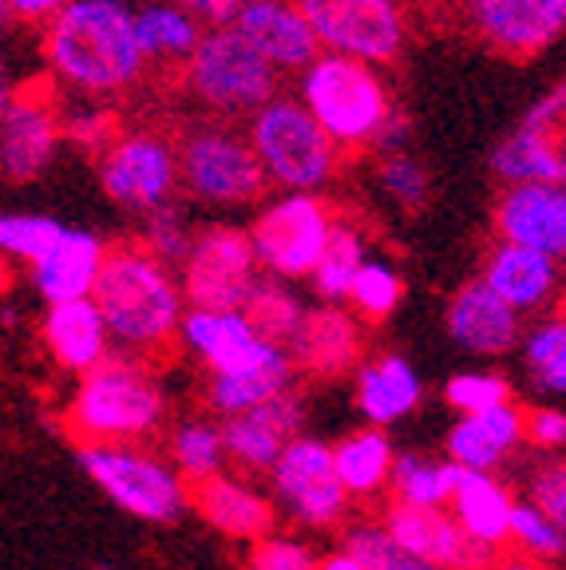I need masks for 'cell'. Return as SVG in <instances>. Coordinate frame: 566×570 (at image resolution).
I'll return each instance as SVG.
<instances>
[{
    "instance_id": "cell-4",
    "label": "cell",
    "mask_w": 566,
    "mask_h": 570,
    "mask_svg": "<svg viewBox=\"0 0 566 570\" xmlns=\"http://www.w3.org/2000/svg\"><path fill=\"white\" fill-rule=\"evenodd\" d=\"M297 99L310 107V116L325 127L336 147H369L397 116L381 71L333 52H321L301 71Z\"/></svg>"
},
{
    "instance_id": "cell-6",
    "label": "cell",
    "mask_w": 566,
    "mask_h": 570,
    "mask_svg": "<svg viewBox=\"0 0 566 570\" xmlns=\"http://www.w3.org/2000/svg\"><path fill=\"white\" fill-rule=\"evenodd\" d=\"M282 71L246 45L238 28H211L183 68L186 91L214 116H250L277 99Z\"/></svg>"
},
{
    "instance_id": "cell-36",
    "label": "cell",
    "mask_w": 566,
    "mask_h": 570,
    "mask_svg": "<svg viewBox=\"0 0 566 570\" xmlns=\"http://www.w3.org/2000/svg\"><path fill=\"white\" fill-rule=\"evenodd\" d=\"M523 368L531 376L535 389L566 392V309H555L539 317L523 337Z\"/></svg>"
},
{
    "instance_id": "cell-35",
    "label": "cell",
    "mask_w": 566,
    "mask_h": 570,
    "mask_svg": "<svg viewBox=\"0 0 566 570\" xmlns=\"http://www.w3.org/2000/svg\"><path fill=\"white\" fill-rule=\"evenodd\" d=\"M364 234L357 230L349 218H336L333 238H329L325 258H321L318 274H313V289L325 305H345L353 297V285L361 277V269L369 266V254H364Z\"/></svg>"
},
{
    "instance_id": "cell-45",
    "label": "cell",
    "mask_w": 566,
    "mask_h": 570,
    "mask_svg": "<svg viewBox=\"0 0 566 570\" xmlns=\"http://www.w3.org/2000/svg\"><path fill=\"white\" fill-rule=\"evenodd\" d=\"M400 297H404V282H400L397 269L381 258H369V266L361 269V277H357V285H353L349 305H353L364 321H384L389 313H397Z\"/></svg>"
},
{
    "instance_id": "cell-19",
    "label": "cell",
    "mask_w": 566,
    "mask_h": 570,
    "mask_svg": "<svg viewBox=\"0 0 566 570\" xmlns=\"http://www.w3.org/2000/svg\"><path fill=\"white\" fill-rule=\"evenodd\" d=\"M448 337L471 356H504L523 348V313H515L504 297L484 282L471 277L448 302Z\"/></svg>"
},
{
    "instance_id": "cell-46",
    "label": "cell",
    "mask_w": 566,
    "mask_h": 570,
    "mask_svg": "<svg viewBox=\"0 0 566 570\" xmlns=\"http://www.w3.org/2000/svg\"><path fill=\"white\" fill-rule=\"evenodd\" d=\"M64 139L76 142L80 151L104 159V155L119 142V124L107 107L96 104V99H84V104L64 111Z\"/></svg>"
},
{
    "instance_id": "cell-54",
    "label": "cell",
    "mask_w": 566,
    "mask_h": 570,
    "mask_svg": "<svg viewBox=\"0 0 566 570\" xmlns=\"http://www.w3.org/2000/svg\"><path fill=\"white\" fill-rule=\"evenodd\" d=\"M400 4H420V9H436V4H443V0H400Z\"/></svg>"
},
{
    "instance_id": "cell-42",
    "label": "cell",
    "mask_w": 566,
    "mask_h": 570,
    "mask_svg": "<svg viewBox=\"0 0 566 570\" xmlns=\"http://www.w3.org/2000/svg\"><path fill=\"white\" fill-rule=\"evenodd\" d=\"M377 187L384 198L400 206V210H420L432 198V175L412 151L404 155H384L377 167Z\"/></svg>"
},
{
    "instance_id": "cell-18",
    "label": "cell",
    "mask_w": 566,
    "mask_h": 570,
    "mask_svg": "<svg viewBox=\"0 0 566 570\" xmlns=\"http://www.w3.org/2000/svg\"><path fill=\"white\" fill-rule=\"evenodd\" d=\"M381 523L400 547H408L412 554H420V559L436 562L443 570H487L499 559L496 551L479 547L448 508H412V503L392 499Z\"/></svg>"
},
{
    "instance_id": "cell-21",
    "label": "cell",
    "mask_w": 566,
    "mask_h": 570,
    "mask_svg": "<svg viewBox=\"0 0 566 570\" xmlns=\"http://www.w3.org/2000/svg\"><path fill=\"white\" fill-rule=\"evenodd\" d=\"M496 230L499 242L566 258V187L555 183L507 187L496 203Z\"/></svg>"
},
{
    "instance_id": "cell-20",
    "label": "cell",
    "mask_w": 566,
    "mask_h": 570,
    "mask_svg": "<svg viewBox=\"0 0 566 570\" xmlns=\"http://www.w3.org/2000/svg\"><path fill=\"white\" fill-rule=\"evenodd\" d=\"M222 432H226V452L242 472H274L290 444L305 436V401L297 392H285L246 416L226 420Z\"/></svg>"
},
{
    "instance_id": "cell-9",
    "label": "cell",
    "mask_w": 566,
    "mask_h": 570,
    "mask_svg": "<svg viewBox=\"0 0 566 570\" xmlns=\"http://www.w3.org/2000/svg\"><path fill=\"white\" fill-rule=\"evenodd\" d=\"M262 277L266 274H262V258H257L250 230L226 223L203 226L191 258L178 269L186 305L214 313H242Z\"/></svg>"
},
{
    "instance_id": "cell-47",
    "label": "cell",
    "mask_w": 566,
    "mask_h": 570,
    "mask_svg": "<svg viewBox=\"0 0 566 570\" xmlns=\"http://www.w3.org/2000/svg\"><path fill=\"white\" fill-rule=\"evenodd\" d=\"M250 570H321V559L297 539H262L250 547Z\"/></svg>"
},
{
    "instance_id": "cell-52",
    "label": "cell",
    "mask_w": 566,
    "mask_h": 570,
    "mask_svg": "<svg viewBox=\"0 0 566 570\" xmlns=\"http://www.w3.org/2000/svg\"><path fill=\"white\" fill-rule=\"evenodd\" d=\"M487 570H547L539 559H531V554H523V551H511V554H499L496 562Z\"/></svg>"
},
{
    "instance_id": "cell-17",
    "label": "cell",
    "mask_w": 566,
    "mask_h": 570,
    "mask_svg": "<svg viewBox=\"0 0 566 570\" xmlns=\"http://www.w3.org/2000/svg\"><path fill=\"white\" fill-rule=\"evenodd\" d=\"M64 142V116L32 91H9L0 116V167L12 183H32L52 167Z\"/></svg>"
},
{
    "instance_id": "cell-22",
    "label": "cell",
    "mask_w": 566,
    "mask_h": 570,
    "mask_svg": "<svg viewBox=\"0 0 566 570\" xmlns=\"http://www.w3.org/2000/svg\"><path fill=\"white\" fill-rule=\"evenodd\" d=\"M246 45L266 56L277 71H305L321 56V40L313 36L297 0H246L234 20Z\"/></svg>"
},
{
    "instance_id": "cell-27",
    "label": "cell",
    "mask_w": 566,
    "mask_h": 570,
    "mask_svg": "<svg viewBox=\"0 0 566 570\" xmlns=\"http://www.w3.org/2000/svg\"><path fill=\"white\" fill-rule=\"evenodd\" d=\"M519 444H527V412H519V404H504L484 416H460L443 440L456 468L487 475H496V468H504Z\"/></svg>"
},
{
    "instance_id": "cell-26",
    "label": "cell",
    "mask_w": 566,
    "mask_h": 570,
    "mask_svg": "<svg viewBox=\"0 0 566 570\" xmlns=\"http://www.w3.org/2000/svg\"><path fill=\"white\" fill-rule=\"evenodd\" d=\"M191 508L214 527V531L242 539V543H262L274 534L277 511L254 483H242L234 475H214V480L191 488Z\"/></svg>"
},
{
    "instance_id": "cell-2",
    "label": "cell",
    "mask_w": 566,
    "mask_h": 570,
    "mask_svg": "<svg viewBox=\"0 0 566 570\" xmlns=\"http://www.w3.org/2000/svg\"><path fill=\"white\" fill-rule=\"evenodd\" d=\"M91 297L107 317L111 337L131 356L167 348L183 333L186 309H191L178 274L143 242H124L107 254Z\"/></svg>"
},
{
    "instance_id": "cell-8",
    "label": "cell",
    "mask_w": 566,
    "mask_h": 570,
    "mask_svg": "<svg viewBox=\"0 0 566 570\" xmlns=\"http://www.w3.org/2000/svg\"><path fill=\"white\" fill-rule=\"evenodd\" d=\"M183 187L211 206H250L266 195L270 175L257 159L250 135L203 124L178 139Z\"/></svg>"
},
{
    "instance_id": "cell-51",
    "label": "cell",
    "mask_w": 566,
    "mask_h": 570,
    "mask_svg": "<svg viewBox=\"0 0 566 570\" xmlns=\"http://www.w3.org/2000/svg\"><path fill=\"white\" fill-rule=\"evenodd\" d=\"M4 12L25 24H52L64 9H68V0H0Z\"/></svg>"
},
{
    "instance_id": "cell-16",
    "label": "cell",
    "mask_w": 566,
    "mask_h": 570,
    "mask_svg": "<svg viewBox=\"0 0 566 570\" xmlns=\"http://www.w3.org/2000/svg\"><path fill=\"white\" fill-rule=\"evenodd\" d=\"M471 32L511 60H527L566 32V0H463Z\"/></svg>"
},
{
    "instance_id": "cell-15",
    "label": "cell",
    "mask_w": 566,
    "mask_h": 570,
    "mask_svg": "<svg viewBox=\"0 0 566 570\" xmlns=\"http://www.w3.org/2000/svg\"><path fill=\"white\" fill-rule=\"evenodd\" d=\"M99 187L111 203L127 210L150 214L170 203L183 167H178V147L167 135L155 131H127L104 159H96Z\"/></svg>"
},
{
    "instance_id": "cell-49",
    "label": "cell",
    "mask_w": 566,
    "mask_h": 570,
    "mask_svg": "<svg viewBox=\"0 0 566 570\" xmlns=\"http://www.w3.org/2000/svg\"><path fill=\"white\" fill-rule=\"evenodd\" d=\"M527 444H535L539 452H566V412L563 409L527 412Z\"/></svg>"
},
{
    "instance_id": "cell-28",
    "label": "cell",
    "mask_w": 566,
    "mask_h": 570,
    "mask_svg": "<svg viewBox=\"0 0 566 570\" xmlns=\"http://www.w3.org/2000/svg\"><path fill=\"white\" fill-rule=\"evenodd\" d=\"M484 277L515 313H535L558 294L563 285V269L558 258L539 254V249H523L511 242H499L484 262Z\"/></svg>"
},
{
    "instance_id": "cell-44",
    "label": "cell",
    "mask_w": 566,
    "mask_h": 570,
    "mask_svg": "<svg viewBox=\"0 0 566 570\" xmlns=\"http://www.w3.org/2000/svg\"><path fill=\"white\" fill-rule=\"evenodd\" d=\"M511 543L515 551L531 554L539 562H558L566 559V531L555 523L550 515H543L535 508L531 499L515 508V519H511Z\"/></svg>"
},
{
    "instance_id": "cell-39",
    "label": "cell",
    "mask_w": 566,
    "mask_h": 570,
    "mask_svg": "<svg viewBox=\"0 0 566 570\" xmlns=\"http://www.w3.org/2000/svg\"><path fill=\"white\" fill-rule=\"evenodd\" d=\"M341 547H345L349 554H357V559L364 562V570H443V567H436V562L412 554L408 547H400L397 539L384 531V523L349 527Z\"/></svg>"
},
{
    "instance_id": "cell-43",
    "label": "cell",
    "mask_w": 566,
    "mask_h": 570,
    "mask_svg": "<svg viewBox=\"0 0 566 570\" xmlns=\"http://www.w3.org/2000/svg\"><path fill=\"white\" fill-rule=\"evenodd\" d=\"M198 230L186 223V214L178 210L175 203L159 206V210L147 214V226H143V246L163 258L170 269H183V262L191 258V249H195Z\"/></svg>"
},
{
    "instance_id": "cell-34",
    "label": "cell",
    "mask_w": 566,
    "mask_h": 570,
    "mask_svg": "<svg viewBox=\"0 0 566 570\" xmlns=\"http://www.w3.org/2000/svg\"><path fill=\"white\" fill-rule=\"evenodd\" d=\"M460 472L451 460H436L424 452H400L397 472H392V499L397 503H412V508H451L456 488H460Z\"/></svg>"
},
{
    "instance_id": "cell-7",
    "label": "cell",
    "mask_w": 566,
    "mask_h": 570,
    "mask_svg": "<svg viewBox=\"0 0 566 570\" xmlns=\"http://www.w3.org/2000/svg\"><path fill=\"white\" fill-rule=\"evenodd\" d=\"M80 468L119 511L143 523H175L191 508V483L175 463L139 444H88L80 448Z\"/></svg>"
},
{
    "instance_id": "cell-32",
    "label": "cell",
    "mask_w": 566,
    "mask_h": 570,
    "mask_svg": "<svg viewBox=\"0 0 566 570\" xmlns=\"http://www.w3.org/2000/svg\"><path fill=\"white\" fill-rule=\"evenodd\" d=\"M135 24H139L147 63H183L186 68L206 36V28L186 9H178L175 0H143L135 9Z\"/></svg>"
},
{
    "instance_id": "cell-30",
    "label": "cell",
    "mask_w": 566,
    "mask_h": 570,
    "mask_svg": "<svg viewBox=\"0 0 566 570\" xmlns=\"http://www.w3.org/2000/svg\"><path fill=\"white\" fill-rule=\"evenodd\" d=\"M515 495L499 475L487 472H460V488L451 499V515L460 519L463 531L487 551H504L511 543V519H515Z\"/></svg>"
},
{
    "instance_id": "cell-3",
    "label": "cell",
    "mask_w": 566,
    "mask_h": 570,
    "mask_svg": "<svg viewBox=\"0 0 566 570\" xmlns=\"http://www.w3.org/2000/svg\"><path fill=\"white\" fill-rule=\"evenodd\" d=\"M163 389L139 356H107L96 373L80 376L64 409V428L88 444H139L163 424Z\"/></svg>"
},
{
    "instance_id": "cell-11",
    "label": "cell",
    "mask_w": 566,
    "mask_h": 570,
    "mask_svg": "<svg viewBox=\"0 0 566 570\" xmlns=\"http://www.w3.org/2000/svg\"><path fill=\"white\" fill-rule=\"evenodd\" d=\"M321 52L381 68L404 52L408 17L400 0H297Z\"/></svg>"
},
{
    "instance_id": "cell-13",
    "label": "cell",
    "mask_w": 566,
    "mask_h": 570,
    "mask_svg": "<svg viewBox=\"0 0 566 570\" xmlns=\"http://www.w3.org/2000/svg\"><path fill=\"white\" fill-rule=\"evenodd\" d=\"M178 341L203 361L211 381H234V376H262L277 373V368H293L290 348L262 337L250 325L246 313L186 309Z\"/></svg>"
},
{
    "instance_id": "cell-12",
    "label": "cell",
    "mask_w": 566,
    "mask_h": 570,
    "mask_svg": "<svg viewBox=\"0 0 566 570\" xmlns=\"http://www.w3.org/2000/svg\"><path fill=\"white\" fill-rule=\"evenodd\" d=\"M491 170L507 187H523V183L566 187V80L535 99L519 124L496 142Z\"/></svg>"
},
{
    "instance_id": "cell-53",
    "label": "cell",
    "mask_w": 566,
    "mask_h": 570,
    "mask_svg": "<svg viewBox=\"0 0 566 570\" xmlns=\"http://www.w3.org/2000/svg\"><path fill=\"white\" fill-rule=\"evenodd\" d=\"M321 570H364V562L341 547V551H333V554H325V559H321Z\"/></svg>"
},
{
    "instance_id": "cell-37",
    "label": "cell",
    "mask_w": 566,
    "mask_h": 570,
    "mask_svg": "<svg viewBox=\"0 0 566 570\" xmlns=\"http://www.w3.org/2000/svg\"><path fill=\"white\" fill-rule=\"evenodd\" d=\"M242 313H246L250 325H254L266 341L290 348V341L297 337L301 321H305L310 309L301 305V297L293 294L282 277H262V285L254 289V297H250V305Z\"/></svg>"
},
{
    "instance_id": "cell-41",
    "label": "cell",
    "mask_w": 566,
    "mask_h": 570,
    "mask_svg": "<svg viewBox=\"0 0 566 570\" xmlns=\"http://www.w3.org/2000/svg\"><path fill=\"white\" fill-rule=\"evenodd\" d=\"M443 401H448V409L460 412V416H484V412H496V409H504V404H511V384L499 373L471 368V373L448 376Z\"/></svg>"
},
{
    "instance_id": "cell-40",
    "label": "cell",
    "mask_w": 566,
    "mask_h": 570,
    "mask_svg": "<svg viewBox=\"0 0 566 570\" xmlns=\"http://www.w3.org/2000/svg\"><path fill=\"white\" fill-rule=\"evenodd\" d=\"M64 230L68 226L60 218H52V214H4L0 218V249L9 258L36 266L64 238Z\"/></svg>"
},
{
    "instance_id": "cell-25",
    "label": "cell",
    "mask_w": 566,
    "mask_h": 570,
    "mask_svg": "<svg viewBox=\"0 0 566 570\" xmlns=\"http://www.w3.org/2000/svg\"><path fill=\"white\" fill-rule=\"evenodd\" d=\"M361 325H357L353 313H345L341 305H318V309L305 313L297 337L290 341L293 368L310 376H341L361 361ZM361 368V365H357Z\"/></svg>"
},
{
    "instance_id": "cell-10",
    "label": "cell",
    "mask_w": 566,
    "mask_h": 570,
    "mask_svg": "<svg viewBox=\"0 0 566 570\" xmlns=\"http://www.w3.org/2000/svg\"><path fill=\"white\" fill-rule=\"evenodd\" d=\"M336 214L321 195H277L257 210L250 238H254L262 269L270 277H313L333 238Z\"/></svg>"
},
{
    "instance_id": "cell-23",
    "label": "cell",
    "mask_w": 566,
    "mask_h": 570,
    "mask_svg": "<svg viewBox=\"0 0 566 570\" xmlns=\"http://www.w3.org/2000/svg\"><path fill=\"white\" fill-rule=\"evenodd\" d=\"M40 341L64 373L88 376L111 356L116 337L107 330V317L99 313L96 297H84V302L48 305L45 321H40Z\"/></svg>"
},
{
    "instance_id": "cell-38",
    "label": "cell",
    "mask_w": 566,
    "mask_h": 570,
    "mask_svg": "<svg viewBox=\"0 0 566 570\" xmlns=\"http://www.w3.org/2000/svg\"><path fill=\"white\" fill-rule=\"evenodd\" d=\"M293 373L297 368H277V373H262V376H234V381H211L206 384V404L222 420L246 416V412L293 392Z\"/></svg>"
},
{
    "instance_id": "cell-1",
    "label": "cell",
    "mask_w": 566,
    "mask_h": 570,
    "mask_svg": "<svg viewBox=\"0 0 566 570\" xmlns=\"http://www.w3.org/2000/svg\"><path fill=\"white\" fill-rule=\"evenodd\" d=\"M40 48L52 76L88 99L116 96L147 71L139 24L127 0H68V9L45 24Z\"/></svg>"
},
{
    "instance_id": "cell-48",
    "label": "cell",
    "mask_w": 566,
    "mask_h": 570,
    "mask_svg": "<svg viewBox=\"0 0 566 570\" xmlns=\"http://www.w3.org/2000/svg\"><path fill=\"white\" fill-rule=\"evenodd\" d=\"M531 503L566 531V460H547L531 472Z\"/></svg>"
},
{
    "instance_id": "cell-5",
    "label": "cell",
    "mask_w": 566,
    "mask_h": 570,
    "mask_svg": "<svg viewBox=\"0 0 566 570\" xmlns=\"http://www.w3.org/2000/svg\"><path fill=\"white\" fill-rule=\"evenodd\" d=\"M250 142L270 183L285 195H318L336 170V142L293 96H277L250 119Z\"/></svg>"
},
{
    "instance_id": "cell-31",
    "label": "cell",
    "mask_w": 566,
    "mask_h": 570,
    "mask_svg": "<svg viewBox=\"0 0 566 570\" xmlns=\"http://www.w3.org/2000/svg\"><path fill=\"white\" fill-rule=\"evenodd\" d=\"M336 455V475L345 483L353 499H372L384 488H392V472H397V448H392L384 428H361L353 436H345L333 448Z\"/></svg>"
},
{
    "instance_id": "cell-24",
    "label": "cell",
    "mask_w": 566,
    "mask_h": 570,
    "mask_svg": "<svg viewBox=\"0 0 566 570\" xmlns=\"http://www.w3.org/2000/svg\"><path fill=\"white\" fill-rule=\"evenodd\" d=\"M111 249L91 230H64V238L32 266V289L45 297V305L84 302L96 294L99 274Z\"/></svg>"
},
{
    "instance_id": "cell-33",
    "label": "cell",
    "mask_w": 566,
    "mask_h": 570,
    "mask_svg": "<svg viewBox=\"0 0 566 570\" xmlns=\"http://www.w3.org/2000/svg\"><path fill=\"white\" fill-rule=\"evenodd\" d=\"M167 452H170V463L178 468V475H183L191 488L214 480V475H226L222 468L231 460V452H226V432H222V424H214V420H178L167 432Z\"/></svg>"
},
{
    "instance_id": "cell-50",
    "label": "cell",
    "mask_w": 566,
    "mask_h": 570,
    "mask_svg": "<svg viewBox=\"0 0 566 570\" xmlns=\"http://www.w3.org/2000/svg\"><path fill=\"white\" fill-rule=\"evenodd\" d=\"M175 4L191 12V17L211 32V28H231L246 0H175Z\"/></svg>"
},
{
    "instance_id": "cell-14",
    "label": "cell",
    "mask_w": 566,
    "mask_h": 570,
    "mask_svg": "<svg viewBox=\"0 0 566 570\" xmlns=\"http://www.w3.org/2000/svg\"><path fill=\"white\" fill-rule=\"evenodd\" d=\"M270 488L282 511L301 527L329 531L349 515V491L336 475V455L325 440L301 436L270 472Z\"/></svg>"
},
{
    "instance_id": "cell-29",
    "label": "cell",
    "mask_w": 566,
    "mask_h": 570,
    "mask_svg": "<svg viewBox=\"0 0 566 570\" xmlns=\"http://www.w3.org/2000/svg\"><path fill=\"white\" fill-rule=\"evenodd\" d=\"M424 401V381L412 368V361L400 353H381L361 361L357 368V409L364 412L372 428H389L397 420L412 416Z\"/></svg>"
}]
</instances>
